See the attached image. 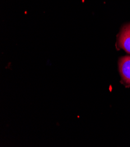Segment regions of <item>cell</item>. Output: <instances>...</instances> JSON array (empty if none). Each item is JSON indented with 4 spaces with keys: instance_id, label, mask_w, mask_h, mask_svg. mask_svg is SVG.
<instances>
[{
    "instance_id": "cell-2",
    "label": "cell",
    "mask_w": 130,
    "mask_h": 147,
    "mask_svg": "<svg viewBox=\"0 0 130 147\" xmlns=\"http://www.w3.org/2000/svg\"><path fill=\"white\" fill-rule=\"evenodd\" d=\"M118 44L121 48L130 54V23L121 28L118 36Z\"/></svg>"
},
{
    "instance_id": "cell-1",
    "label": "cell",
    "mask_w": 130,
    "mask_h": 147,
    "mask_svg": "<svg viewBox=\"0 0 130 147\" xmlns=\"http://www.w3.org/2000/svg\"><path fill=\"white\" fill-rule=\"evenodd\" d=\"M119 69L122 82L125 85L130 86V56L120 58Z\"/></svg>"
}]
</instances>
